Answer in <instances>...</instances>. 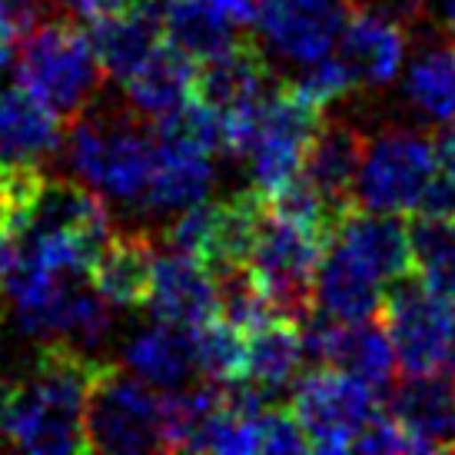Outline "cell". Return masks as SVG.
Listing matches in <instances>:
<instances>
[{"label":"cell","instance_id":"60d3db41","mask_svg":"<svg viewBox=\"0 0 455 455\" xmlns=\"http://www.w3.org/2000/svg\"><path fill=\"white\" fill-rule=\"evenodd\" d=\"M429 11H435V17L449 30H455V0H429Z\"/></svg>","mask_w":455,"mask_h":455},{"label":"cell","instance_id":"7bdbcfd3","mask_svg":"<svg viewBox=\"0 0 455 455\" xmlns=\"http://www.w3.org/2000/svg\"><path fill=\"white\" fill-rule=\"evenodd\" d=\"M0 323H4V296H0Z\"/></svg>","mask_w":455,"mask_h":455},{"label":"cell","instance_id":"4fadbf2b","mask_svg":"<svg viewBox=\"0 0 455 455\" xmlns=\"http://www.w3.org/2000/svg\"><path fill=\"white\" fill-rule=\"evenodd\" d=\"M332 53L339 57L346 74L353 76L355 90H386L403 74L409 37L399 20L349 4Z\"/></svg>","mask_w":455,"mask_h":455},{"label":"cell","instance_id":"7c38bea8","mask_svg":"<svg viewBox=\"0 0 455 455\" xmlns=\"http://www.w3.org/2000/svg\"><path fill=\"white\" fill-rule=\"evenodd\" d=\"M303 326L306 359H316L326 366H336L355 379L369 382L372 389H389L395 376V355H392L386 329L366 323H336L323 313H309L299 323Z\"/></svg>","mask_w":455,"mask_h":455},{"label":"cell","instance_id":"277c9868","mask_svg":"<svg viewBox=\"0 0 455 455\" xmlns=\"http://www.w3.org/2000/svg\"><path fill=\"white\" fill-rule=\"evenodd\" d=\"M7 292L17 326L34 339H64L90 349L110 336L114 306L93 290L87 273L47 269L17 256L7 276Z\"/></svg>","mask_w":455,"mask_h":455},{"label":"cell","instance_id":"ab89813d","mask_svg":"<svg viewBox=\"0 0 455 455\" xmlns=\"http://www.w3.org/2000/svg\"><path fill=\"white\" fill-rule=\"evenodd\" d=\"M13 37H17V34H13V27L0 17V76L13 67V53H17V44H13Z\"/></svg>","mask_w":455,"mask_h":455},{"label":"cell","instance_id":"74e56055","mask_svg":"<svg viewBox=\"0 0 455 455\" xmlns=\"http://www.w3.org/2000/svg\"><path fill=\"white\" fill-rule=\"evenodd\" d=\"M435 150H439V173L455 183V120L445 127L443 140L435 143Z\"/></svg>","mask_w":455,"mask_h":455},{"label":"cell","instance_id":"8fae6325","mask_svg":"<svg viewBox=\"0 0 455 455\" xmlns=\"http://www.w3.org/2000/svg\"><path fill=\"white\" fill-rule=\"evenodd\" d=\"M346 13V0H259L250 24L266 60L309 67L336 51Z\"/></svg>","mask_w":455,"mask_h":455},{"label":"cell","instance_id":"836d02e7","mask_svg":"<svg viewBox=\"0 0 455 455\" xmlns=\"http://www.w3.org/2000/svg\"><path fill=\"white\" fill-rule=\"evenodd\" d=\"M53 0H0V17L13 27V34H27L44 17H51Z\"/></svg>","mask_w":455,"mask_h":455},{"label":"cell","instance_id":"f1b7e54d","mask_svg":"<svg viewBox=\"0 0 455 455\" xmlns=\"http://www.w3.org/2000/svg\"><path fill=\"white\" fill-rule=\"evenodd\" d=\"M405 229L419 279L455 306V216L412 213Z\"/></svg>","mask_w":455,"mask_h":455},{"label":"cell","instance_id":"ac0fdd59","mask_svg":"<svg viewBox=\"0 0 455 455\" xmlns=\"http://www.w3.org/2000/svg\"><path fill=\"white\" fill-rule=\"evenodd\" d=\"M386 283L326 236L323 256L313 273V309L336 323H366L382 309Z\"/></svg>","mask_w":455,"mask_h":455},{"label":"cell","instance_id":"d590c367","mask_svg":"<svg viewBox=\"0 0 455 455\" xmlns=\"http://www.w3.org/2000/svg\"><path fill=\"white\" fill-rule=\"evenodd\" d=\"M53 4H57V11L67 13V17H74L80 24H90V20H97V17L124 11L133 0H53Z\"/></svg>","mask_w":455,"mask_h":455},{"label":"cell","instance_id":"b9f144b4","mask_svg":"<svg viewBox=\"0 0 455 455\" xmlns=\"http://www.w3.org/2000/svg\"><path fill=\"white\" fill-rule=\"evenodd\" d=\"M445 372L455 379V326H452V342H449V355H445Z\"/></svg>","mask_w":455,"mask_h":455},{"label":"cell","instance_id":"e0dca14e","mask_svg":"<svg viewBox=\"0 0 455 455\" xmlns=\"http://www.w3.org/2000/svg\"><path fill=\"white\" fill-rule=\"evenodd\" d=\"M416 443L419 452H455V379L452 376H405L386 409Z\"/></svg>","mask_w":455,"mask_h":455},{"label":"cell","instance_id":"44dd1931","mask_svg":"<svg viewBox=\"0 0 455 455\" xmlns=\"http://www.w3.org/2000/svg\"><path fill=\"white\" fill-rule=\"evenodd\" d=\"M153 233L147 229H110L90 263V283L114 309H133L147 303L153 279Z\"/></svg>","mask_w":455,"mask_h":455},{"label":"cell","instance_id":"ffe728a7","mask_svg":"<svg viewBox=\"0 0 455 455\" xmlns=\"http://www.w3.org/2000/svg\"><path fill=\"white\" fill-rule=\"evenodd\" d=\"M64 147V120L24 87H0V166H44Z\"/></svg>","mask_w":455,"mask_h":455},{"label":"cell","instance_id":"1f68e13d","mask_svg":"<svg viewBox=\"0 0 455 455\" xmlns=\"http://www.w3.org/2000/svg\"><path fill=\"white\" fill-rule=\"evenodd\" d=\"M256 429H259V452H309L306 435L299 422L292 419L290 405H263L256 416Z\"/></svg>","mask_w":455,"mask_h":455},{"label":"cell","instance_id":"52a82bcc","mask_svg":"<svg viewBox=\"0 0 455 455\" xmlns=\"http://www.w3.org/2000/svg\"><path fill=\"white\" fill-rule=\"evenodd\" d=\"M439 177V150L426 133L386 127L363 143V160L353 183L359 210L412 216Z\"/></svg>","mask_w":455,"mask_h":455},{"label":"cell","instance_id":"d6986e66","mask_svg":"<svg viewBox=\"0 0 455 455\" xmlns=\"http://www.w3.org/2000/svg\"><path fill=\"white\" fill-rule=\"evenodd\" d=\"M329 240L339 243L355 263H363L379 279L395 283L412 273V253H409V229L392 213H372V210H346L332 223Z\"/></svg>","mask_w":455,"mask_h":455},{"label":"cell","instance_id":"484cf974","mask_svg":"<svg viewBox=\"0 0 455 455\" xmlns=\"http://www.w3.org/2000/svg\"><path fill=\"white\" fill-rule=\"evenodd\" d=\"M160 34H164L160 20H153L147 11L130 4L124 11L90 20L87 37L93 44V53H97L103 76L124 84L160 47Z\"/></svg>","mask_w":455,"mask_h":455},{"label":"cell","instance_id":"30bf717a","mask_svg":"<svg viewBox=\"0 0 455 455\" xmlns=\"http://www.w3.org/2000/svg\"><path fill=\"white\" fill-rule=\"evenodd\" d=\"M379 313L395 369H403L405 376L443 372L455 326V306L449 299L409 273L386 286Z\"/></svg>","mask_w":455,"mask_h":455},{"label":"cell","instance_id":"f35d334b","mask_svg":"<svg viewBox=\"0 0 455 455\" xmlns=\"http://www.w3.org/2000/svg\"><path fill=\"white\" fill-rule=\"evenodd\" d=\"M13 259H17V243H13V233L0 229V292L7 290V276L13 269Z\"/></svg>","mask_w":455,"mask_h":455},{"label":"cell","instance_id":"7a4b0ae2","mask_svg":"<svg viewBox=\"0 0 455 455\" xmlns=\"http://www.w3.org/2000/svg\"><path fill=\"white\" fill-rule=\"evenodd\" d=\"M64 160L74 180L100 200L124 210H143L150 190L156 140L140 127L133 110H100V100L64 130Z\"/></svg>","mask_w":455,"mask_h":455},{"label":"cell","instance_id":"7402d4cb","mask_svg":"<svg viewBox=\"0 0 455 455\" xmlns=\"http://www.w3.org/2000/svg\"><path fill=\"white\" fill-rule=\"evenodd\" d=\"M153 140H156V160H153V177L143 210L173 216L193 203L210 200V190L216 183L213 153L183 143V140L156 137V133Z\"/></svg>","mask_w":455,"mask_h":455},{"label":"cell","instance_id":"6da1fadb","mask_svg":"<svg viewBox=\"0 0 455 455\" xmlns=\"http://www.w3.org/2000/svg\"><path fill=\"white\" fill-rule=\"evenodd\" d=\"M97 359L64 339H40L24 372L0 379V439L40 455L87 452L84 405Z\"/></svg>","mask_w":455,"mask_h":455},{"label":"cell","instance_id":"d4e9b609","mask_svg":"<svg viewBox=\"0 0 455 455\" xmlns=\"http://www.w3.org/2000/svg\"><path fill=\"white\" fill-rule=\"evenodd\" d=\"M124 369L133 372L153 389H177L196 372V353H193V329L156 323L140 329L124 346Z\"/></svg>","mask_w":455,"mask_h":455},{"label":"cell","instance_id":"3957f363","mask_svg":"<svg viewBox=\"0 0 455 455\" xmlns=\"http://www.w3.org/2000/svg\"><path fill=\"white\" fill-rule=\"evenodd\" d=\"M323 116L326 114L303 100L290 84H276L253 107L223 116L227 153L246 160L253 180L250 190L269 200L299 173L306 147L316 137Z\"/></svg>","mask_w":455,"mask_h":455},{"label":"cell","instance_id":"4316f807","mask_svg":"<svg viewBox=\"0 0 455 455\" xmlns=\"http://www.w3.org/2000/svg\"><path fill=\"white\" fill-rule=\"evenodd\" d=\"M405 107L429 127H449L455 120V40L426 44L405 67Z\"/></svg>","mask_w":455,"mask_h":455},{"label":"cell","instance_id":"8992f818","mask_svg":"<svg viewBox=\"0 0 455 455\" xmlns=\"http://www.w3.org/2000/svg\"><path fill=\"white\" fill-rule=\"evenodd\" d=\"M87 452H160L164 409L160 395L143 379L114 363H97L84 405Z\"/></svg>","mask_w":455,"mask_h":455},{"label":"cell","instance_id":"603a6c76","mask_svg":"<svg viewBox=\"0 0 455 455\" xmlns=\"http://www.w3.org/2000/svg\"><path fill=\"white\" fill-rule=\"evenodd\" d=\"M306 363L303 326L296 319L276 316L263 326L243 332V369L240 382H246L253 392H259L266 403L273 395L290 389L299 369Z\"/></svg>","mask_w":455,"mask_h":455},{"label":"cell","instance_id":"cb8c5ba5","mask_svg":"<svg viewBox=\"0 0 455 455\" xmlns=\"http://www.w3.org/2000/svg\"><path fill=\"white\" fill-rule=\"evenodd\" d=\"M193 76L196 64L187 53H180L173 44H160L156 51L120 84L124 103L140 120H164L166 114L180 110L193 100Z\"/></svg>","mask_w":455,"mask_h":455},{"label":"cell","instance_id":"f546056e","mask_svg":"<svg viewBox=\"0 0 455 455\" xmlns=\"http://www.w3.org/2000/svg\"><path fill=\"white\" fill-rule=\"evenodd\" d=\"M193 353H196V372L210 382L240 379L243 369V332L229 326L223 316H213L193 329Z\"/></svg>","mask_w":455,"mask_h":455},{"label":"cell","instance_id":"5bb4252c","mask_svg":"<svg viewBox=\"0 0 455 455\" xmlns=\"http://www.w3.org/2000/svg\"><path fill=\"white\" fill-rule=\"evenodd\" d=\"M273 87L276 80H273V67L266 60V53L256 47V40L240 37L229 51L196 64L193 100H200L220 116H229L263 100Z\"/></svg>","mask_w":455,"mask_h":455},{"label":"cell","instance_id":"83f0119b","mask_svg":"<svg viewBox=\"0 0 455 455\" xmlns=\"http://www.w3.org/2000/svg\"><path fill=\"white\" fill-rule=\"evenodd\" d=\"M160 27H164L166 40L180 53H187L193 64L229 51L240 40L233 30L236 24L220 11H213L210 4H203V0H173Z\"/></svg>","mask_w":455,"mask_h":455},{"label":"cell","instance_id":"ba28073f","mask_svg":"<svg viewBox=\"0 0 455 455\" xmlns=\"http://www.w3.org/2000/svg\"><path fill=\"white\" fill-rule=\"evenodd\" d=\"M323 246L326 233L269 210L263 200V216L246 269L253 273L256 286L276 309V316L303 323L313 313V273Z\"/></svg>","mask_w":455,"mask_h":455},{"label":"cell","instance_id":"2e32d148","mask_svg":"<svg viewBox=\"0 0 455 455\" xmlns=\"http://www.w3.org/2000/svg\"><path fill=\"white\" fill-rule=\"evenodd\" d=\"M363 143H366L363 130L353 127L349 120L323 116L316 137L309 140L303 164H299L296 177L336 216H342L353 206V183L359 173V160H363Z\"/></svg>","mask_w":455,"mask_h":455},{"label":"cell","instance_id":"9a60e30c","mask_svg":"<svg viewBox=\"0 0 455 455\" xmlns=\"http://www.w3.org/2000/svg\"><path fill=\"white\" fill-rule=\"evenodd\" d=\"M150 313L164 323L183 329H196L200 323L220 313V290L216 276L196 256L166 250L153 259V279L147 303Z\"/></svg>","mask_w":455,"mask_h":455},{"label":"cell","instance_id":"d6a6232c","mask_svg":"<svg viewBox=\"0 0 455 455\" xmlns=\"http://www.w3.org/2000/svg\"><path fill=\"white\" fill-rule=\"evenodd\" d=\"M355 452H372V455H389V452H419L416 443L409 439V432L389 416V412H376L366 422V429L355 435L353 443Z\"/></svg>","mask_w":455,"mask_h":455},{"label":"cell","instance_id":"e575fe53","mask_svg":"<svg viewBox=\"0 0 455 455\" xmlns=\"http://www.w3.org/2000/svg\"><path fill=\"white\" fill-rule=\"evenodd\" d=\"M353 7H366V11L386 13L403 27L422 24L429 13V0H349Z\"/></svg>","mask_w":455,"mask_h":455},{"label":"cell","instance_id":"5b68a950","mask_svg":"<svg viewBox=\"0 0 455 455\" xmlns=\"http://www.w3.org/2000/svg\"><path fill=\"white\" fill-rule=\"evenodd\" d=\"M17 84L30 90L47 110L74 124L100 100L103 70L87 30L74 17H44L24 34L20 51L13 53Z\"/></svg>","mask_w":455,"mask_h":455},{"label":"cell","instance_id":"9c48e42d","mask_svg":"<svg viewBox=\"0 0 455 455\" xmlns=\"http://www.w3.org/2000/svg\"><path fill=\"white\" fill-rule=\"evenodd\" d=\"M290 412L299 422L309 452H349L355 435L379 412V399L369 382L336 366L309 369L296 379Z\"/></svg>","mask_w":455,"mask_h":455},{"label":"cell","instance_id":"4dcf8cb0","mask_svg":"<svg viewBox=\"0 0 455 455\" xmlns=\"http://www.w3.org/2000/svg\"><path fill=\"white\" fill-rule=\"evenodd\" d=\"M303 100H309L313 107H319L323 114H326L332 103L346 100L349 93H353V76L346 74V67L339 64V57L336 53H329L323 60L309 67H299V76H292L286 80Z\"/></svg>","mask_w":455,"mask_h":455},{"label":"cell","instance_id":"8d00e7d4","mask_svg":"<svg viewBox=\"0 0 455 455\" xmlns=\"http://www.w3.org/2000/svg\"><path fill=\"white\" fill-rule=\"evenodd\" d=\"M203 4H210L213 11H220L223 17H229L233 24H250L259 0H203Z\"/></svg>","mask_w":455,"mask_h":455}]
</instances>
